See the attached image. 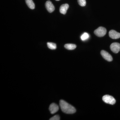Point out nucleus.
Here are the masks:
<instances>
[{
	"instance_id": "7ed1b4c3",
	"label": "nucleus",
	"mask_w": 120,
	"mask_h": 120,
	"mask_svg": "<svg viewBox=\"0 0 120 120\" xmlns=\"http://www.w3.org/2000/svg\"><path fill=\"white\" fill-rule=\"evenodd\" d=\"M106 29L103 27H99L98 28L95 30L94 34L99 37H104L106 34Z\"/></svg>"
},
{
	"instance_id": "6e6552de",
	"label": "nucleus",
	"mask_w": 120,
	"mask_h": 120,
	"mask_svg": "<svg viewBox=\"0 0 120 120\" xmlns=\"http://www.w3.org/2000/svg\"><path fill=\"white\" fill-rule=\"evenodd\" d=\"M59 107L55 103H52L50 105L49 110L50 112L52 114L56 113L58 112Z\"/></svg>"
},
{
	"instance_id": "dca6fc26",
	"label": "nucleus",
	"mask_w": 120,
	"mask_h": 120,
	"mask_svg": "<svg viewBox=\"0 0 120 120\" xmlns=\"http://www.w3.org/2000/svg\"><path fill=\"white\" fill-rule=\"evenodd\" d=\"M56 1H59L60 0H56Z\"/></svg>"
},
{
	"instance_id": "2eb2a0df",
	"label": "nucleus",
	"mask_w": 120,
	"mask_h": 120,
	"mask_svg": "<svg viewBox=\"0 0 120 120\" xmlns=\"http://www.w3.org/2000/svg\"><path fill=\"white\" fill-rule=\"evenodd\" d=\"M50 120H60V116L58 115H56L54 116L49 119Z\"/></svg>"
},
{
	"instance_id": "f03ea898",
	"label": "nucleus",
	"mask_w": 120,
	"mask_h": 120,
	"mask_svg": "<svg viewBox=\"0 0 120 120\" xmlns=\"http://www.w3.org/2000/svg\"><path fill=\"white\" fill-rule=\"evenodd\" d=\"M102 100L105 103L110 105H114L116 102V100L113 97L109 95H105L102 97Z\"/></svg>"
},
{
	"instance_id": "0eeeda50",
	"label": "nucleus",
	"mask_w": 120,
	"mask_h": 120,
	"mask_svg": "<svg viewBox=\"0 0 120 120\" xmlns=\"http://www.w3.org/2000/svg\"><path fill=\"white\" fill-rule=\"evenodd\" d=\"M109 35L111 38L113 39H117L120 38V33L114 30L110 31L109 32Z\"/></svg>"
},
{
	"instance_id": "20e7f679",
	"label": "nucleus",
	"mask_w": 120,
	"mask_h": 120,
	"mask_svg": "<svg viewBox=\"0 0 120 120\" xmlns=\"http://www.w3.org/2000/svg\"><path fill=\"white\" fill-rule=\"evenodd\" d=\"M110 49L115 53H118L120 51V44L117 42H114L111 44Z\"/></svg>"
},
{
	"instance_id": "f257e3e1",
	"label": "nucleus",
	"mask_w": 120,
	"mask_h": 120,
	"mask_svg": "<svg viewBox=\"0 0 120 120\" xmlns=\"http://www.w3.org/2000/svg\"><path fill=\"white\" fill-rule=\"evenodd\" d=\"M60 105L62 112L64 113L71 114L76 112L75 107L63 100H60Z\"/></svg>"
},
{
	"instance_id": "39448f33",
	"label": "nucleus",
	"mask_w": 120,
	"mask_h": 120,
	"mask_svg": "<svg viewBox=\"0 0 120 120\" xmlns=\"http://www.w3.org/2000/svg\"><path fill=\"white\" fill-rule=\"evenodd\" d=\"M101 54L102 57L107 61L111 62L113 58L112 56L106 51L104 50H101Z\"/></svg>"
},
{
	"instance_id": "f8f14e48",
	"label": "nucleus",
	"mask_w": 120,
	"mask_h": 120,
	"mask_svg": "<svg viewBox=\"0 0 120 120\" xmlns=\"http://www.w3.org/2000/svg\"><path fill=\"white\" fill-rule=\"evenodd\" d=\"M47 45L49 49H50L54 50L56 49V43L48 42L47 43Z\"/></svg>"
},
{
	"instance_id": "1a4fd4ad",
	"label": "nucleus",
	"mask_w": 120,
	"mask_h": 120,
	"mask_svg": "<svg viewBox=\"0 0 120 120\" xmlns=\"http://www.w3.org/2000/svg\"><path fill=\"white\" fill-rule=\"evenodd\" d=\"M69 7L68 4H64L62 5L60 7V11L61 14L65 15L67 13V11Z\"/></svg>"
},
{
	"instance_id": "9d476101",
	"label": "nucleus",
	"mask_w": 120,
	"mask_h": 120,
	"mask_svg": "<svg viewBox=\"0 0 120 120\" xmlns=\"http://www.w3.org/2000/svg\"><path fill=\"white\" fill-rule=\"evenodd\" d=\"M25 1L27 6L30 9H34L35 4L32 0H25Z\"/></svg>"
},
{
	"instance_id": "4468645a",
	"label": "nucleus",
	"mask_w": 120,
	"mask_h": 120,
	"mask_svg": "<svg viewBox=\"0 0 120 120\" xmlns=\"http://www.w3.org/2000/svg\"><path fill=\"white\" fill-rule=\"evenodd\" d=\"M89 36L88 34L87 33H84L81 36V39L82 41H84L86 39H87L89 38Z\"/></svg>"
},
{
	"instance_id": "ddd939ff",
	"label": "nucleus",
	"mask_w": 120,
	"mask_h": 120,
	"mask_svg": "<svg viewBox=\"0 0 120 120\" xmlns=\"http://www.w3.org/2000/svg\"><path fill=\"white\" fill-rule=\"evenodd\" d=\"M78 4L82 7H84L86 5V0H77Z\"/></svg>"
},
{
	"instance_id": "423d86ee",
	"label": "nucleus",
	"mask_w": 120,
	"mask_h": 120,
	"mask_svg": "<svg viewBox=\"0 0 120 120\" xmlns=\"http://www.w3.org/2000/svg\"><path fill=\"white\" fill-rule=\"evenodd\" d=\"M45 6L47 11L49 13H52L55 10V7L50 1H47L46 2Z\"/></svg>"
},
{
	"instance_id": "9b49d317",
	"label": "nucleus",
	"mask_w": 120,
	"mask_h": 120,
	"mask_svg": "<svg viewBox=\"0 0 120 120\" xmlns=\"http://www.w3.org/2000/svg\"><path fill=\"white\" fill-rule=\"evenodd\" d=\"M65 48L69 50H72L75 49L76 47V45L75 44H67L64 46Z\"/></svg>"
}]
</instances>
